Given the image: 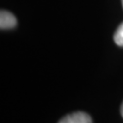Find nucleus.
Masks as SVG:
<instances>
[{
  "label": "nucleus",
  "instance_id": "3",
  "mask_svg": "<svg viewBox=\"0 0 123 123\" xmlns=\"http://www.w3.org/2000/svg\"><path fill=\"white\" fill-rule=\"evenodd\" d=\"M114 41L118 46L123 47V22L119 25L116 32H115Z\"/></svg>",
  "mask_w": 123,
  "mask_h": 123
},
{
  "label": "nucleus",
  "instance_id": "5",
  "mask_svg": "<svg viewBox=\"0 0 123 123\" xmlns=\"http://www.w3.org/2000/svg\"><path fill=\"white\" fill-rule=\"evenodd\" d=\"M121 2H122V6H123V0H121Z\"/></svg>",
  "mask_w": 123,
  "mask_h": 123
},
{
  "label": "nucleus",
  "instance_id": "2",
  "mask_svg": "<svg viewBox=\"0 0 123 123\" xmlns=\"http://www.w3.org/2000/svg\"><path fill=\"white\" fill-rule=\"evenodd\" d=\"M17 25V19L13 14L6 10H1L0 12V27L1 29L12 28Z\"/></svg>",
  "mask_w": 123,
  "mask_h": 123
},
{
  "label": "nucleus",
  "instance_id": "1",
  "mask_svg": "<svg viewBox=\"0 0 123 123\" xmlns=\"http://www.w3.org/2000/svg\"><path fill=\"white\" fill-rule=\"evenodd\" d=\"M58 123H92V120L87 113L77 111L64 117Z\"/></svg>",
  "mask_w": 123,
  "mask_h": 123
},
{
  "label": "nucleus",
  "instance_id": "4",
  "mask_svg": "<svg viewBox=\"0 0 123 123\" xmlns=\"http://www.w3.org/2000/svg\"><path fill=\"white\" fill-rule=\"evenodd\" d=\"M120 111H121V115H122V117H123V103H122V105H121V109H120Z\"/></svg>",
  "mask_w": 123,
  "mask_h": 123
}]
</instances>
